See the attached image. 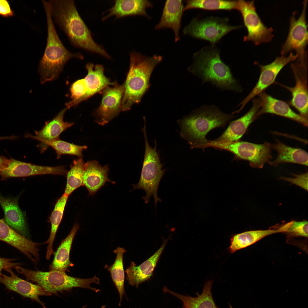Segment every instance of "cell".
I'll use <instances>...</instances> for the list:
<instances>
[{
  "instance_id": "cell-15",
  "label": "cell",
  "mask_w": 308,
  "mask_h": 308,
  "mask_svg": "<svg viewBox=\"0 0 308 308\" xmlns=\"http://www.w3.org/2000/svg\"><path fill=\"white\" fill-rule=\"evenodd\" d=\"M295 79L293 87L280 85L291 93L292 98L289 104L295 108L300 115L308 119V89L307 68L300 67L294 63L291 65Z\"/></svg>"
},
{
  "instance_id": "cell-17",
  "label": "cell",
  "mask_w": 308,
  "mask_h": 308,
  "mask_svg": "<svg viewBox=\"0 0 308 308\" xmlns=\"http://www.w3.org/2000/svg\"><path fill=\"white\" fill-rule=\"evenodd\" d=\"M0 240L19 250L34 263L39 260V244L34 242L19 234L4 221L0 219Z\"/></svg>"
},
{
  "instance_id": "cell-10",
  "label": "cell",
  "mask_w": 308,
  "mask_h": 308,
  "mask_svg": "<svg viewBox=\"0 0 308 308\" xmlns=\"http://www.w3.org/2000/svg\"><path fill=\"white\" fill-rule=\"evenodd\" d=\"M307 3V0L303 2L302 11L298 19L295 17L296 11L293 13L290 19L288 35L281 49V54L283 55L294 50L298 56L295 62L303 66H307V52L305 50L308 44V26L306 16Z\"/></svg>"
},
{
  "instance_id": "cell-21",
  "label": "cell",
  "mask_w": 308,
  "mask_h": 308,
  "mask_svg": "<svg viewBox=\"0 0 308 308\" xmlns=\"http://www.w3.org/2000/svg\"><path fill=\"white\" fill-rule=\"evenodd\" d=\"M259 95L260 109L258 112L257 117L264 114H271L292 119L307 127L308 119L294 112L286 102L264 92Z\"/></svg>"
},
{
  "instance_id": "cell-29",
  "label": "cell",
  "mask_w": 308,
  "mask_h": 308,
  "mask_svg": "<svg viewBox=\"0 0 308 308\" xmlns=\"http://www.w3.org/2000/svg\"><path fill=\"white\" fill-rule=\"evenodd\" d=\"M79 228V224L75 223L68 236L61 242L55 253L53 260L49 267L50 270L66 272L73 265L70 260V254L73 241Z\"/></svg>"
},
{
  "instance_id": "cell-44",
  "label": "cell",
  "mask_w": 308,
  "mask_h": 308,
  "mask_svg": "<svg viewBox=\"0 0 308 308\" xmlns=\"http://www.w3.org/2000/svg\"><path fill=\"white\" fill-rule=\"evenodd\" d=\"M186 308L185 307V306H183L182 308Z\"/></svg>"
},
{
  "instance_id": "cell-39",
  "label": "cell",
  "mask_w": 308,
  "mask_h": 308,
  "mask_svg": "<svg viewBox=\"0 0 308 308\" xmlns=\"http://www.w3.org/2000/svg\"><path fill=\"white\" fill-rule=\"evenodd\" d=\"M16 259L7 258L0 257V274L3 270L7 268H14L21 265L20 263L15 262Z\"/></svg>"
},
{
  "instance_id": "cell-37",
  "label": "cell",
  "mask_w": 308,
  "mask_h": 308,
  "mask_svg": "<svg viewBox=\"0 0 308 308\" xmlns=\"http://www.w3.org/2000/svg\"><path fill=\"white\" fill-rule=\"evenodd\" d=\"M308 174L307 172L298 175L293 174V178L281 177L279 179L299 186L307 191Z\"/></svg>"
},
{
  "instance_id": "cell-43",
  "label": "cell",
  "mask_w": 308,
  "mask_h": 308,
  "mask_svg": "<svg viewBox=\"0 0 308 308\" xmlns=\"http://www.w3.org/2000/svg\"><path fill=\"white\" fill-rule=\"evenodd\" d=\"M86 305H84V306H83L82 307V308H85V307H86Z\"/></svg>"
},
{
  "instance_id": "cell-12",
  "label": "cell",
  "mask_w": 308,
  "mask_h": 308,
  "mask_svg": "<svg viewBox=\"0 0 308 308\" xmlns=\"http://www.w3.org/2000/svg\"><path fill=\"white\" fill-rule=\"evenodd\" d=\"M297 56L291 52L288 56L281 55L268 64H258L260 73L258 82L249 94L238 104V106H240V108L233 112L234 114L239 113L251 99L264 92L274 82L282 69L289 63L295 60Z\"/></svg>"
},
{
  "instance_id": "cell-1",
  "label": "cell",
  "mask_w": 308,
  "mask_h": 308,
  "mask_svg": "<svg viewBox=\"0 0 308 308\" xmlns=\"http://www.w3.org/2000/svg\"><path fill=\"white\" fill-rule=\"evenodd\" d=\"M48 1L54 23L64 33L72 45L107 58H112L105 49L93 39L91 31L78 13L74 0Z\"/></svg>"
},
{
  "instance_id": "cell-2",
  "label": "cell",
  "mask_w": 308,
  "mask_h": 308,
  "mask_svg": "<svg viewBox=\"0 0 308 308\" xmlns=\"http://www.w3.org/2000/svg\"><path fill=\"white\" fill-rule=\"evenodd\" d=\"M193 62L188 68L202 84L210 83L222 90L240 93L243 89L232 73L230 67L221 58L216 44L205 46L194 53Z\"/></svg>"
},
{
  "instance_id": "cell-30",
  "label": "cell",
  "mask_w": 308,
  "mask_h": 308,
  "mask_svg": "<svg viewBox=\"0 0 308 308\" xmlns=\"http://www.w3.org/2000/svg\"><path fill=\"white\" fill-rule=\"evenodd\" d=\"M88 74L84 78L87 89V99L98 92H100L106 86L113 85L104 74L103 66L88 63L86 66Z\"/></svg>"
},
{
  "instance_id": "cell-25",
  "label": "cell",
  "mask_w": 308,
  "mask_h": 308,
  "mask_svg": "<svg viewBox=\"0 0 308 308\" xmlns=\"http://www.w3.org/2000/svg\"><path fill=\"white\" fill-rule=\"evenodd\" d=\"M68 109L66 107L61 110L52 119L46 123L41 130L36 131L35 136L27 133L25 135V137L32 138L39 141L59 139L60 134L74 124L73 122L64 121V115Z\"/></svg>"
},
{
  "instance_id": "cell-22",
  "label": "cell",
  "mask_w": 308,
  "mask_h": 308,
  "mask_svg": "<svg viewBox=\"0 0 308 308\" xmlns=\"http://www.w3.org/2000/svg\"><path fill=\"white\" fill-rule=\"evenodd\" d=\"M109 169L108 165L102 166L96 160L84 163L83 185L87 189L89 196H93L107 182L115 183L108 177Z\"/></svg>"
},
{
  "instance_id": "cell-33",
  "label": "cell",
  "mask_w": 308,
  "mask_h": 308,
  "mask_svg": "<svg viewBox=\"0 0 308 308\" xmlns=\"http://www.w3.org/2000/svg\"><path fill=\"white\" fill-rule=\"evenodd\" d=\"M184 11L193 9H200L208 10L236 9L237 1L220 0H189L185 1Z\"/></svg>"
},
{
  "instance_id": "cell-34",
  "label": "cell",
  "mask_w": 308,
  "mask_h": 308,
  "mask_svg": "<svg viewBox=\"0 0 308 308\" xmlns=\"http://www.w3.org/2000/svg\"><path fill=\"white\" fill-rule=\"evenodd\" d=\"M84 163L82 157L74 160L66 174V183L64 194L69 196L83 185Z\"/></svg>"
},
{
  "instance_id": "cell-28",
  "label": "cell",
  "mask_w": 308,
  "mask_h": 308,
  "mask_svg": "<svg viewBox=\"0 0 308 308\" xmlns=\"http://www.w3.org/2000/svg\"><path fill=\"white\" fill-rule=\"evenodd\" d=\"M285 231V226L283 225L275 229L250 231L234 235L230 240L229 252L233 253L254 244L266 236Z\"/></svg>"
},
{
  "instance_id": "cell-42",
  "label": "cell",
  "mask_w": 308,
  "mask_h": 308,
  "mask_svg": "<svg viewBox=\"0 0 308 308\" xmlns=\"http://www.w3.org/2000/svg\"><path fill=\"white\" fill-rule=\"evenodd\" d=\"M106 305H103L101 307V308H105L106 307Z\"/></svg>"
},
{
  "instance_id": "cell-18",
  "label": "cell",
  "mask_w": 308,
  "mask_h": 308,
  "mask_svg": "<svg viewBox=\"0 0 308 308\" xmlns=\"http://www.w3.org/2000/svg\"><path fill=\"white\" fill-rule=\"evenodd\" d=\"M260 106L259 98H254L249 110L240 118L232 121L219 137L213 141L220 143H230L238 141L249 125L257 117Z\"/></svg>"
},
{
  "instance_id": "cell-7",
  "label": "cell",
  "mask_w": 308,
  "mask_h": 308,
  "mask_svg": "<svg viewBox=\"0 0 308 308\" xmlns=\"http://www.w3.org/2000/svg\"><path fill=\"white\" fill-rule=\"evenodd\" d=\"M146 122L141 130L145 140V152L141 175L139 181L133 185V189H141L146 193L142 197L146 204L149 202L150 197L153 196L156 207L158 201L161 200L157 195L158 189L160 181L166 170L162 169L163 165L161 163L159 155L157 151V144L155 139L153 148L151 146L147 138Z\"/></svg>"
},
{
  "instance_id": "cell-24",
  "label": "cell",
  "mask_w": 308,
  "mask_h": 308,
  "mask_svg": "<svg viewBox=\"0 0 308 308\" xmlns=\"http://www.w3.org/2000/svg\"><path fill=\"white\" fill-rule=\"evenodd\" d=\"M153 7L152 3L148 0H118L108 11V14L102 18L103 21L114 16L119 18L129 15H140L148 19L151 17L147 13V8Z\"/></svg>"
},
{
  "instance_id": "cell-9",
  "label": "cell",
  "mask_w": 308,
  "mask_h": 308,
  "mask_svg": "<svg viewBox=\"0 0 308 308\" xmlns=\"http://www.w3.org/2000/svg\"><path fill=\"white\" fill-rule=\"evenodd\" d=\"M271 146L267 141L263 144H256L244 141L220 143L212 140L209 141L206 147L228 151L237 158L248 161L251 167L262 169L266 163H269L272 158Z\"/></svg>"
},
{
  "instance_id": "cell-3",
  "label": "cell",
  "mask_w": 308,
  "mask_h": 308,
  "mask_svg": "<svg viewBox=\"0 0 308 308\" xmlns=\"http://www.w3.org/2000/svg\"><path fill=\"white\" fill-rule=\"evenodd\" d=\"M234 117L214 105H202L178 121L181 136L192 148H204L208 141L206 137L207 133L225 125Z\"/></svg>"
},
{
  "instance_id": "cell-35",
  "label": "cell",
  "mask_w": 308,
  "mask_h": 308,
  "mask_svg": "<svg viewBox=\"0 0 308 308\" xmlns=\"http://www.w3.org/2000/svg\"><path fill=\"white\" fill-rule=\"evenodd\" d=\"M43 145L47 147L50 146L53 148L57 154V158L59 159L61 155L63 154H68L76 155L80 157L83 156L82 151L83 150L87 149L86 145L80 146L66 142L60 139L52 141H40Z\"/></svg>"
},
{
  "instance_id": "cell-19",
  "label": "cell",
  "mask_w": 308,
  "mask_h": 308,
  "mask_svg": "<svg viewBox=\"0 0 308 308\" xmlns=\"http://www.w3.org/2000/svg\"><path fill=\"white\" fill-rule=\"evenodd\" d=\"M165 240L160 248L149 259L138 266L131 262L126 269V279L131 285L138 288L141 283L148 280L153 275V271L168 240Z\"/></svg>"
},
{
  "instance_id": "cell-8",
  "label": "cell",
  "mask_w": 308,
  "mask_h": 308,
  "mask_svg": "<svg viewBox=\"0 0 308 308\" xmlns=\"http://www.w3.org/2000/svg\"><path fill=\"white\" fill-rule=\"evenodd\" d=\"M226 17L210 16L202 19L196 17L183 29V33L194 38L209 42L216 44L225 35L230 32L242 27L229 23Z\"/></svg>"
},
{
  "instance_id": "cell-40",
  "label": "cell",
  "mask_w": 308,
  "mask_h": 308,
  "mask_svg": "<svg viewBox=\"0 0 308 308\" xmlns=\"http://www.w3.org/2000/svg\"><path fill=\"white\" fill-rule=\"evenodd\" d=\"M11 160V159H9L5 156L0 155V171L7 167Z\"/></svg>"
},
{
  "instance_id": "cell-23",
  "label": "cell",
  "mask_w": 308,
  "mask_h": 308,
  "mask_svg": "<svg viewBox=\"0 0 308 308\" xmlns=\"http://www.w3.org/2000/svg\"><path fill=\"white\" fill-rule=\"evenodd\" d=\"M18 198H8L0 195V204L4 213L5 222L21 235L29 236L24 214L18 204Z\"/></svg>"
},
{
  "instance_id": "cell-11",
  "label": "cell",
  "mask_w": 308,
  "mask_h": 308,
  "mask_svg": "<svg viewBox=\"0 0 308 308\" xmlns=\"http://www.w3.org/2000/svg\"><path fill=\"white\" fill-rule=\"evenodd\" d=\"M236 10L241 13L248 33L243 38L244 41H251L256 45L271 42L274 37L273 29L267 27L256 11L254 0L237 1Z\"/></svg>"
},
{
  "instance_id": "cell-20",
  "label": "cell",
  "mask_w": 308,
  "mask_h": 308,
  "mask_svg": "<svg viewBox=\"0 0 308 308\" xmlns=\"http://www.w3.org/2000/svg\"><path fill=\"white\" fill-rule=\"evenodd\" d=\"M184 8L182 0H166L159 22L155 26V29H170L174 33L175 42L179 41L181 19L184 12Z\"/></svg>"
},
{
  "instance_id": "cell-41",
  "label": "cell",
  "mask_w": 308,
  "mask_h": 308,
  "mask_svg": "<svg viewBox=\"0 0 308 308\" xmlns=\"http://www.w3.org/2000/svg\"><path fill=\"white\" fill-rule=\"evenodd\" d=\"M18 138V137L15 135H12L10 136L0 137V140L5 139H14Z\"/></svg>"
},
{
  "instance_id": "cell-4",
  "label": "cell",
  "mask_w": 308,
  "mask_h": 308,
  "mask_svg": "<svg viewBox=\"0 0 308 308\" xmlns=\"http://www.w3.org/2000/svg\"><path fill=\"white\" fill-rule=\"evenodd\" d=\"M41 1L45 13L47 25L46 44L38 67L41 76L40 82L43 84L56 79L70 59L76 58L82 60L84 57L81 52H72L65 47L56 31L48 1Z\"/></svg>"
},
{
  "instance_id": "cell-14",
  "label": "cell",
  "mask_w": 308,
  "mask_h": 308,
  "mask_svg": "<svg viewBox=\"0 0 308 308\" xmlns=\"http://www.w3.org/2000/svg\"><path fill=\"white\" fill-rule=\"evenodd\" d=\"M7 167L0 171L2 180L13 177H26L38 175H64L67 171L63 166H44L26 163L11 158Z\"/></svg>"
},
{
  "instance_id": "cell-27",
  "label": "cell",
  "mask_w": 308,
  "mask_h": 308,
  "mask_svg": "<svg viewBox=\"0 0 308 308\" xmlns=\"http://www.w3.org/2000/svg\"><path fill=\"white\" fill-rule=\"evenodd\" d=\"M271 146L277 152V156L269 163L271 165L277 167L281 163H291L308 166V154L305 151L287 146L278 140Z\"/></svg>"
},
{
  "instance_id": "cell-5",
  "label": "cell",
  "mask_w": 308,
  "mask_h": 308,
  "mask_svg": "<svg viewBox=\"0 0 308 308\" xmlns=\"http://www.w3.org/2000/svg\"><path fill=\"white\" fill-rule=\"evenodd\" d=\"M129 71L124 83L121 104V111L131 109L139 104L150 87V78L156 66L163 58L160 55L147 56L135 51L130 52Z\"/></svg>"
},
{
  "instance_id": "cell-36",
  "label": "cell",
  "mask_w": 308,
  "mask_h": 308,
  "mask_svg": "<svg viewBox=\"0 0 308 308\" xmlns=\"http://www.w3.org/2000/svg\"><path fill=\"white\" fill-rule=\"evenodd\" d=\"M308 226V222L306 220L300 221H291L289 222L285 233L293 236L307 238Z\"/></svg>"
},
{
  "instance_id": "cell-6",
  "label": "cell",
  "mask_w": 308,
  "mask_h": 308,
  "mask_svg": "<svg viewBox=\"0 0 308 308\" xmlns=\"http://www.w3.org/2000/svg\"><path fill=\"white\" fill-rule=\"evenodd\" d=\"M14 268L27 279L37 283L51 294H56L58 292L68 290L74 287L89 289L96 293L100 291V289L90 286L92 283H100L99 279L95 275L90 278L83 279L72 277L65 272L56 270L47 272L33 271L19 266Z\"/></svg>"
},
{
  "instance_id": "cell-32",
  "label": "cell",
  "mask_w": 308,
  "mask_h": 308,
  "mask_svg": "<svg viewBox=\"0 0 308 308\" xmlns=\"http://www.w3.org/2000/svg\"><path fill=\"white\" fill-rule=\"evenodd\" d=\"M69 196L64 194L57 200L52 212L50 221L51 228L50 236L45 244H48L46 258L49 260L53 254V243L58 227L62 220L65 207Z\"/></svg>"
},
{
  "instance_id": "cell-38",
  "label": "cell",
  "mask_w": 308,
  "mask_h": 308,
  "mask_svg": "<svg viewBox=\"0 0 308 308\" xmlns=\"http://www.w3.org/2000/svg\"><path fill=\"white\" fill-rule=\"evenodd\" d=\"M14 15V12L11 8L8 1L6 0H0V16L7 18L13 17Z\"/></svg>"
},
{
  "instance_id": "cell-13",
  "label": "cell",
  "mask_w": 308,
  "mask_h": 308,
  "mask_svg": "<svg viewBox=\"0 0 308 308\" xmlns=\"http://www.w3.org/2000/svg\"><path fill=\"white\" fill-rule=\"evenodd\" d=\"M108 86L101 91L102 98L100 104L94 115L95 121L103 125L121 111V104L124 91V83L119 85L116 82Z\"/></svg>"
},
{
  "instance_id": "cell-16",
  "label": "cell",
  "mask_w": 308,
  "mask_h": 308,
  "mask_svg": "<svg viewBox=\"0 0 308 308\" xmlns=\"http://www.w3.org/2000/svg\"><path fill=\"white\" fill-rule=\"evenodd\" d=\"M10 274L9 276L0 274V283L4 284L9 291H13L21 295L35 301L45 308L44 304L40 299V296H49L41 286L33 284L18 277L13 272L12 268L5 270Z\"/></svg>"
},
{
  "instance_id": "cell-26",
  "label": "cell",
  "mask_w": 308,
  "mask_h": 308,
  "mask_svg": "<svg viewBox=\"0 0 308 308\" xmlns=\"http://www.w3.org/2000/svg\"><path fill=\"white\" fill-rule=\"evenodd\" d=\"M213 281L209 280L205 284L202 293H197L193 297L184 295L170 290L166 287L163 289L164 293H169L180 300L186 308H218L213 300L211 293Z\"/></svg>"
},
{
  "instance_id": "cell-31",
  "label": "cell",
  "mask_w": 308,
  "mask_h": 308,
  "mask_svg": "<svg viewBox=\"0 0 308 308\" xmlns=\"http://www.w3.org/2000/svg\"><path fill=\"white\" fill-rule=\"evenodd\" d=\"M113 252L116 254L114 262L111 266L106 264L104 268L110 272L112 280L117 290L119 295V305L120 306L125 294L124 288L125 275L123 256L126 250L124 248L118 247Z\"/></svg>"
}]
</instances>
